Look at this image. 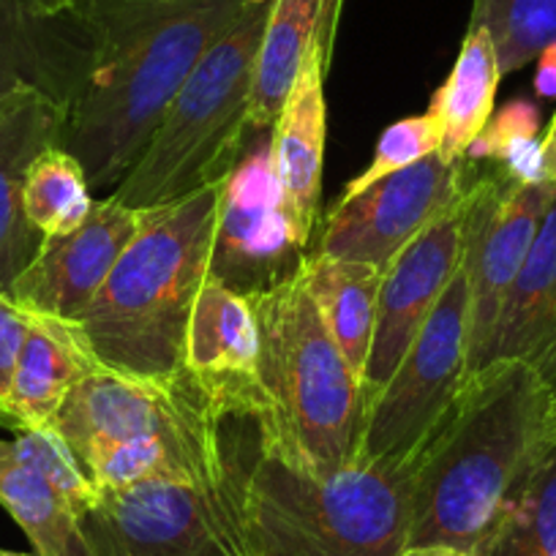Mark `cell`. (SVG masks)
<instances>
[{"label":"cell","instance_id":"cell-1","mask_svg":"<svg viewBox=\"0 0 556 556\" xmlns=\"http://www.w3.org/2000/svg\"><path fill=\"white\" fill-rule=\"evenodd\" d=\"M249 0H74L66 12L77 74L58 146L115 189L137 164L200 58Z\"/></svg>","mask_w":556,"mask_h":556},{"label":"cell","instance_id":"cell-2","mask_svg":"<svg viewBox=\"0 0 556 556\" xmlns=\"http://www.w3.org/2000/svg\"><path fill=\"white\" fill-rule=\"evenodd\" d=\"M556 395L518 361L469 374L453 409L415 458L406 545L475 554L507 491L554 429Z\"/></svg>","mask_w":556,"mask_h":556},{"label":"cell","instance_id":"cell-3","mask_svg":"<svg viewBox=\"0 0 556 556\" xmlns=\"http://www.w3.org/2000/svg\"><path fill=\"white\" fill-rule=\"evenodd\" d=\"M224 184L146 211L137 238L77 319L104 368L139 379L184 377L186 330L211 270Z\"/></svg>","mask_w":556,"mask_h":556},{"label":"cell","instance_id":"cell-4","mask_svg":"<svg viewBox=\"0 0 556 556\" xmlns=\"http://www.w3.org/2000/svg\"><path fill=\"white\" fill-rule=\"evenodd\" d=\"M415 462L355 456L333 472L303 467L251 440L243 467L249 556H399L409 532Z\"/></svg>","mask_w":556,"mask_h":556},{"label":"cell","instance_id":"cell-5","mask_svg":"<svg viewBox=\"0 0 556 556\" xmlns=\"http://www.w3.org/2000/svg\"><path fill=\"white\" fill-rule=\"evenodd\" d=\"M249 301L260 328V371L267 395L265 420H251L256 442L319 472L344 467L361 447L366 390L330 336L303 267Z\"/></svg>","mask_w":556,"mask_h":556},{"label":"cell","instance_id":"cell-6","mask_svg":"<svg viewBox=\"0 0 556 556\" xmlns=\"http://www.w3.org/2000/svg\"><path fill=\"white\" fill-rule=\"evenodd\" d=\"M273 0H249L232 28L200 58L151 142L112 194L153 211L232 173L249 134L254 58Z\"/></svg>","mask_w":556,"mask_h":556},{"label":"cell","instance_id":"cell-7","mask_svg":"<svg viewBox=\"0 0 556 556\" xmlns=\"http://www.w3.org/2000/svg\"><path fill=\"white\" fill-rule=\"evenodd\" d=\"M245 453L235 447L207 480L99 491L79 518L90 556H249L240 507Z\"/></svg>","mask_w":556,"mask_h":556},{"label":"cell","instance_id":"cell-8","mask_svg":"<svg viewBox=\"0 0 556 556\" xmlns=\"http://www.w3.org/2000/svg\"><path fill=\"white\" fill-rule=\"evenodd\" d=\"M469 379V287L458 267L415 344L366 404L357 456L415 462Z\"/></svg>","mask_w":556,"mask_h":556},{"label":"cell","instance_id":"cell-9","mask_svg":"<svg viewBox=\"0 0 556 556\" xmlns=\"http://www.w3.org/2000/svg\"><path fill=\"white\" fill-rule=\"evenodd\" d=\"M475 162L462 205V270L469 287V374L483 366L502 303L532 249L554 186Z\"/></svg>","mask_w":556,"mask_h":556},{"label":"cell","instance_id":"cell-10","mask_svg":"<svg viewBox=\"0 0 556 556\" xmlns=\"http://www.w3.org/2000/svg\"><path fill=\"white\" fill-rule=\"evenodd\" d=\"M50 429L85 469L110 447L146 440L218 434V420L189 377L139 379L99 368L66 395Z\"/></svg>","mask_w":556,"mask_h":556},{"label":"cell","instance_id":"cell-11","mask_svg":"<svg viewBox=\"0 0 556 556\" xmlns=\"http://www.w3.org/2000/svg\"><path fill=\"white\" fill-rule=\"evenodd\" d=\"M273 128L249 131L218 202L211 276L251 298L301 273L306 245L298 240L273 175Z\"/></svg>","mask_w":556,"mask_h":556},{"label":"cell","instance_id":"cell-12","mask_svg":"<svg viewBox=\"0 0 556 556\" xmlns=\"http://www.w3.org/2000/svg\"><path fill=\"white\" fill-rule=\"evenodd\" d=\"M469 180V159L451 162L431 153L424 162L382 178L355 200L330 207L317 254L368 262L388 270L417 235L464 200Z\"/></svg>","mask_w":556,"mask_h":556},{"label":"cell","instance_id":"cell-13","mask_svg":"<svg viewBox=\"0 0 556 556\" xmlns=\"http://www.w3.org/2000/svg\"><path fill=\"white\" fill-rule=\"evenodd\" d=\"M142 222L146 211L123 205L115 194L96 200L77 229L41 240L9 295L30 314L77 323L137 238Z\"/></svg>","mask_w":556,"mask_h":556},{"label":"cell","instance_id":"cell-14","mask_svg":"<svg viewBox=\"0 0 556 556\" xmlns=\"http://www.w3.org/2000/svg\"><path fill=\"white\" fill-rule=\"evenodd\" d=\"M184 374L207 399L218 420H265L260 328L251 301L207 273L186 330Z\"/></svg>","mask_w":556,"mask_h":556},{"label":"cell","instance_id":"cell-15","mask_svg":"<svg viewBox=\"0 0 556 556\" xmlns=\"http://www.w3.org/2000/svg\"><path fill=\"white\" fill-rule=\"evenodd\" d=\"M462 205L464 200L431 222L384 270L363 377L366 404L404 361L462 267Z\"/></svg>","mask_w":556,"mask_h":556},{"label":"cell","instance_id":"cell-16","mask_svg":"<svg viewBox=\"0 0 556 556\" xmlns=\"http://www.w3.org/2000/svg\"><path fill=\"white\" fill-rule=\"evenodd\" d=\"M341 0H323L319 23L301 74L287 96L281 115L273 123V175L287 218L298 240L308 249L319 222L323 191L325 137H328V104H325V72L333 45L336 17Z\"/></svg>","mask_w":556,"mask_h":556},{"label":"cell","instance_id":"cell-17","mask_svg":"<svg viewBox=\"0 0 556 556\" xmlns=\"http://www.w3.org/2000/svg\"><path fill=\"white\" fill-rule=\"evenodd\" d=\"M61 123L63 106L36 88L0 99V292L7 295L41 245L25 216L23 191L34 159L58 146Z\"/></svg>","mask_w":556,"mask_h":556},{"label":"cell","instance_id":"cell-18","mask_svg":"<svg viewBox=\"0 0 556 556\" xmlns=\"http://www.w3.org/2000/svg\"><path fill=\"white\" fill-rule=\"evenodd\" d=\"M494 361L523 363L556 395V189L538 238L502 303L480 368Z\"/></svg>","mask_w":556,"mask_h":556},{"label":"cell","instance_id":"cell-19","mask_svg":"<svg viewBox=\"0 0 556 556\" xmlns=\"http://www.w3.org/2000/svg\"><path fill=\"white\" fill-rule=\"evenodd\" d=\"M101 366L74 319L30 314L0 426L14 431L50 429L66 395Z\"/></svg>","mask_w":556,"mask_h":556},{"label":"cell","instance_id":"cell-20","mask_svg":"<svg viewBox=\"0 0 556 556\" xmlns=\"http://www.w3.org/2000/svg\"><path fill=\"white\" fill-rule=\"evenodd\" d=\"M77 74V47L66 12L41 17L28 0H0V99L36 88L66 104Z\"/></svg>","mask_w":556,"mask_h":556},{"label":"cell","instance_id":"cell-21","mask_svg":"<svg viewBox=\"0 0 556 556\" xmlns=\"http://www.w3.org/2000/svg\"><path fill=\"white\" fill-rule=\"evenodd\" d=\"M303 278H306L308 292H312L330 336L363 382L368 352H371L379 287H382L384 270L368 265V262L306 254Z\"/></svg>","mask_w":556,"mask_h":556},{"label":"cell","instance_id":"cell-22","mask_svg":"<svg viewBox=\"0 0 556 556\" xmlns=\"http://www.w3.org/2000/svg\"><path fill=\"white\" fill-rule=\"evenodd\" d=\"M500 79L502 68L494 41L483 28L469 25L451 74L437 88L429 104V112L442 126L440 156L451 162L467 159L472 142L494 115Z\"/></svg>","mask_w":556,"mask_h":556},{"label":"cell","instance_id":"cell-23","mask_svg":"<svg viewBox=\"0 0 556 556\" xmlns=\"http://www.w3.org/2000/svg\"><path fill=\"white\" fill-rule=\"evenodd\" d=\"M472 556H556V431L540 445Z\"/></svg>","mask_w":556,"mask_h":556},{"label":"cell","instance_id":"cell-24","mask_svg":"<svg viewBox=\"0 0 556 556\" xmlns=\"http://www.w3.org/2000/svg\"><path fill=\"white\" fill-rule=\"evenodd\" d=\"M323 0H273L265 34L254 58L249 99V131H267L281 115L301 74L319 23Z\"/></svg>","mask_w":556,"mask_h":556},{"label":"cell","instance_id":"cell-25","mask_svg":"<svg viewBox=\"0 0 556 556\" xmlns=\"http://www.w3.org/2000/svg\"><path fill=\"white\" fill-rule=\"evenodd\" d=\"M0 507L17 521L39 556H90L79 516L61 494L0 440Z\"/></svg>","mask_w":556,"mask_h":556},{"label":"cell","instance_id":"cell-26","mask_svg":"<svg viewBox=\"0 0 556 556\" xmlns=\"http://www.w3.org/2000/svg\"><path fill=\"white\" fill-rule=\"evenodd\" d=\"M83 164L61 146H50L34 159L25 178L23 205L30 227L45 238L77 229L93 207Z\"/></svg>","mask_w":556,"mask_h":556},{"label":"cell","instance_id":"cell-27","mask_svg":"<svg viewBox=\"0 0 556 556\" xmlns=\"http://www.w3.org/2000/svg\"><path fill=\"white\" fill-rule=\"evenodd\" d=\"M469 25L491 36L505 77L556 41V0H472Z\"/></svg>","mask_w":556,"mask_h":556},{"label":"cell","instance_id":"cell-28","mask_svg":"<svg viewBox=\"0 0 556 556\" xmlns=\"http://www.w3.org/2000/svg\"><path fill=\"white\" fill-rule=\"evenodd\" d=\"M540 115L529 101H510L505 110L491 115L489 126L480 131L469 148L472 162H496L521 180H545L543 151L538 139Z\"/></svg>","mask_w":556,"mask_h":556},{"label":"cell","instance_id":"cell-29","mask_svg":"<svg viewBox=\"0 0 556 556\" xmlns=\"http://www.w3.org/2000/svg\"><path fill=\"white\" fill-rule=\"evenodd\" d=\"M442 146V126L429 110L424 115L401 117L393 126H388L382 131L377 142V151H374L371 164L363 169L357 178H352L350 184L341 189L339 200L330 207H339L344 202L355 200L357 194H363L366 189H371L374 184H379L388 175L399 173V169L412 167V164L424 162L431 153H440Z\"/></svg>","mask_w":556,"mask_h":556},{"label":"cell","instance_id":"cell-30","mask_svg":"<svg viewBox=\"0 0 556 556\" xmlns=\"http://www.w3.org/2000/svg\"><path fill=\"white\" fill-rule=\"evenodd\" d=\"M17 447V456L23 458L28 467H34L58 494L66 500V505L77 513L79 518L93 507L99 500V489L90 483L85 469L68 451L66 442L55 434L52 429H36L23 431L17 440H12Z\"/></svg>","mask_w":556,"mask_h":556},{"label":"cell","instance_id":"cell-31","mask_svg":"<svg viewBox=\"0 0 556 556\" xmlns=\"http://www.w3.org/2000/svg\"><path fill=\"white\" fill-rule=\"evenodd\" d=\"M30 312H25L12 295L0 292V409L12 388L14 368H17L20 350H23L25 333H28Z\"/></svg>","mask_w":556,"mask_h":556},{"label":"cell","instance_id":"cell-32","mask_svg":"<svg viewBox=\"0 0 556 556\" xmlns=\"http://www.w3.org/2000/svg\"><path fill=\"white\" fill-rule=\"evenodd\" d=\"M538 72H534V90L543 99H556V41L545 47L538 58Z\"/></svg>","mask_w":556,"mask_h":556},{"label":"cell","instance_id":"cell-33","mask_svg":"<svg viewBox=\"0 0 556 556\" xmlns=\"http://www.w3.org/2000/svg\"><path fill=\"white\" fill-rule=\"evenodd\" d=\"M540 151H543L545 180H548V184L556 189V115H554V121H551L545 137L540 139Z\"/></svg>","mask_w":556,"mask_h":556},{"label":"cell","instance_id":"cell-34","mask_svg":"<svg viewBox=\"0 0 556 556\" xmlns=\"http://www.w3.org/2000/svg\"><path fill=\"white\" fill-rule=\"evenodd\" d=\"M399 556H472V554H469V551L456 548V545L431 543V545H406Z\"/></svg>","mask_w":556,"mask_h":556},{"label":"cell","instance_id":"cell-35","mask_svg":"<svg viewBox=\"0 0 556 556\" xmlns=\"http://www.w3.org/2000/svg\"><path fill=\"white\" fill-rule=\"evenodd\" d=\"M28 7L41 17H55V14L68 12L74 7V0H28Z\"/></svg>","mask_w":556,"mask_h":556},{"label":"cell","instance_id":"cell-36","mask_svg":"<svg viewBox=\"0 0 556 556\" xmlns=\"http://www.w3.org/2000/svg\"><path fill=\"white\" fill-rule=\"evenodd\" d=\"M0 556H39V554H20V551H7V548H0Z\"/></svg>","mask_w":556,"mask_h":556},{"label":"cell","instance_id":"cell-37","mask_svg":"<svg viewBox=\"0 0 556 556\" xmlns=\"http://www.w3.org/2000/svg\"><path fill=\"white\" fill-rule=\"evenodd\" d=\"M554 431H556V417H554Z\"/></svg>","mask_w":556,"mask_h":556},{"label":"cell","instance_id":"cell-38","mask_svg":"<svg viewBox=\"0 0 556 556\" xmlns=\"http://www.w3.org/2000/svg\"><path fill=\"white\" fill-rule=\"evenodd\" d=\"M317 3H319V0H317Z\"/></svg>","mask_w":556,"mask_h":556}]
</instances>
